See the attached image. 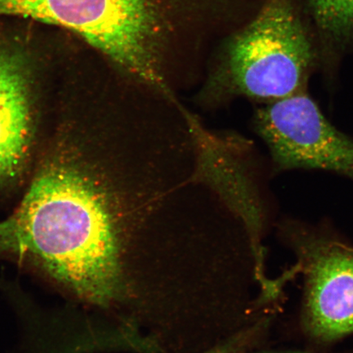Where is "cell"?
<instances>
[{
  "instance_id": "6da1fadb",
  "label": "cell",
  "mask_w": 353,
  "mask_h": 353,
  "mask_svg": "<svg viewBox=\"0 0 353 353\" xmlns=\"http://www.w3.org/2000/svg\"><path fill=\"white\" fill-rule=\"evenodd\" d=\"M179 163L151 137L123 130L103 160L57 161L0 223V258L32 267L81 301H137L136 242L179 200Z\"/></svg>"
},
{
  "instance_id": "7a4b0ae2",
  "label": "cell",
  "mask_w": 353,
  "mask_h": 353,
  "mask_svg": "<svg viewBox=\"0 0 353 353\" xmlns=\"http://www.w3.org/2000/svg\"><path fill=\"white\" fill-rule=\"evenodd\" d=\"M321 65L319 41L299 0H260L212 54L203 99H284L307 91Z\"/></svg>"
},
{
  "instance_id": "3957f363",
  "label": "cell",
  "mask_w": 353,
  "mask_h": 353,
  "mask_svg": "<svg viewBox=\"0 0 353 353\" xmlns=\"http://www.w3.org/2000/svg\"><path fill=\"white\" fill-rule=\"evenodd\" d=\"M281 242L302 278L299 328L315 350L353 335V244L325 225L282 221Z\"/></svg>"
},
{
  "instance_id": "277c9868",
  "label": "cell",
  "mask_w": 353,
  "mask_h": 353,
  "mask_svg": "<svg viewBox=\"0 0 353 353\" xmlns=\"http://www.w3.org/2000/svg\"><path fill=\"white\" fill-rule=\"evenodd\" d=\"M254 121L276 170H324L353 179V139L326 119L307 91L267 103Z\"/></svg>"
},
{
  "instance_id": "5b68a950",
  "label": "cell",
  "mask_w": 353,
  "mask_h": 353,
  "mask_svg": "<svg viewBox=\"0 0 353 353\" xmlns=\"http://www.w3.org/2000/svg\"><path fill=\"white\" fill-rule=\"evenodd\" d=\"M188 119L196 148V182L214 191L242 224L252 254L254 279L259 285H266L270 281L263 245L268 216L250 143L239 137L215 134L192 113L188 114Z\"/></svg>"
},
{
  "instance_id": "8992f818",
  "label": "cell",
  "mask_w": 353,
  "mask_h": 353,
  "mask_svg": "<svg viewBox=\"0 0 353 353\" xmlns=\"http://www.w3.org/2000/svg\"><path fill=\"white\" fill-rule=\"evenodd\" d=\"M0 32V181L19 173L32 135L29 59L16 39Z\"/></svg>"
},
{
  "instance_id": "52a82bcc",
  "label": "cell",
  "mask_w": 353,
  "mask_h": 353,
  "mask_svg": "<svg viewBox=\"0 0 353 353\" xmlns=\"http://www.w3.org/2000/svg\"><path fill=\"white\" fill-rule=\"evenodd\" d=\"M316 34L322 65L353 54V0H299Z\"/></svg>"
},
{
  "instance_id": "ba28073f",
  "label": "cell",
  "mask_w": 353,
  "mask_h": 353,
  "mask_svg": "<svg viewBox=\"0 0 353 353\" xmlns=\"http://www.w3.org/2000/svg\"><path fill=\"white\" fill-rule=\"evenodd\" d=\"M273 313H269L250 325L248 328L242 330L239 333L233 335L229 341L211 348L204 353H238L245 350L246 347L253 345L270 327Z\"/></svg>"
},
{
  "instance_id": "9c48e42d",
  "label": "cell",
  "mask_w": 353,
  "mask_h": 353,
  "mask_svg": "<svg viewBox=\"0 0 353 353\" xmlns=\"http://www.w3.org/2000/svg\"><path fill=\"white\" fill-rule=\"evenodd\" d=\"M260 353H319L314 352H303V351H281V352H260ZM345 353H353V350L350 352H347Z\"/></svg>"
},
{
  "instance_id": "30bf717a",
  "label": "cell",
  "mask_w": 353,
  "mask_h": 353,
  "mask_svg": "<svg viewBox=\"0 0 353 353\" xmlns=\"http://www.w3.org/2000/svg\"><path fill=\"white\" fill-rule=\"evenodd\" d=\"M281 278H282V277H281ZM282 280H283V278H282ZM283 281L285 282V281H284V280H283ZM259 299H260V298H259ZM261 300H262V299H261ZM278 300H279V299H278ZM278 300H276V301H278ZM262 301H263V300H262ZM263 302H264V301H263ZM274 302H276V301H274ZM265 303H272V302H265Z\"/></svg>"
},
{
  "instance_id": "8fae6325",
  "label": "cell",
  "mask_w": 353,
  "mask_h": 353,
  "mask_svg": "<svg viewBox=\"0 0 353 353\" xmlns=\"http://www.w3.org/2000/svg\"><path fill=\"white\" fill-rule=\"evenodd\" d=\"M281 277H282V276H281ZM282 278H283V277H282ZM283 280L285 281L284 278H283ZM285 283H286V282H285ZM260 300H261V299H260ZM261 301H262V300H261ZM262 302H263V301H262ZM276 302H277V301H276ZM263 303H265V302H263ZM272 303H275V302H272Z\"/></svg>"
}]
</instances>
